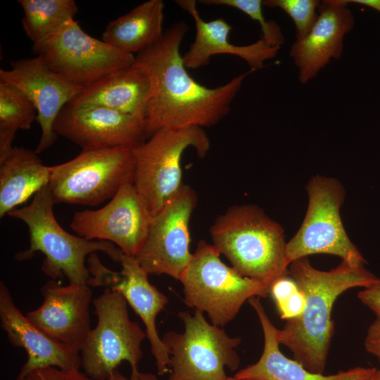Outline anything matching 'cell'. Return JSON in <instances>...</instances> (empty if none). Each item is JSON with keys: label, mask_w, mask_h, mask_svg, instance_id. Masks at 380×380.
Returning <instances> with one entry per match:
<instances>
[{"label": "cell", "mask_w": 380, "mask_h": 380, "mask_svg": "<svg viewBox=\"0 0 380 380\" xmlns=\"http://www.w3.org/2000/svg\"><path fill=\"white\" fill-rule=\"evenodd\" d=\"M188 28L182 20L175 23L157 43L135 55L134 64L150 83L145 118L148 138L162 129L203 128L217 124L229 113L244 79L252 72L214 88L198 83L188 73L180 53Z\"/></svg>", "instance_id": "1"}, {"label": "cell", "mask_w": 380, "mask_h": 380, "mask_svg": "<svg viewBox=\"0 0 380 380\" xmlns=\"http://www.w3.org/2000/svg\"><path fill=\"white\" fill-rule=\"evenodd\" d=\"M289 271L305 297V306L300 316L286 320L278 329V341L305 369L323 374L334 331L331 310L335 300L346 290L366 288L378 278L364 266L352 267L343 261L329 271H321L308 257L293 261Z\"/></svg>", "instance_id": "2"}, {"label": "cell", "mask_w": 380, "mask_h": 380, "mask_svg": "<svg viewBox=\"0 0 380 380\" xmlns=\"http://www.w3.org/2000/svg\"><path fill=\"white\" fill-rule=\"evenodd\" d=\"M213 246L241 275L270 289L289 274L284 229L259 207H230L210 229Z\"/></svg>", "instance_id": "3"}, {"label": "cell", "mask_w": 380, "mask_h": 380, "mask_svg": "<svg viewBox=\"0 0 380 380\" xmlns=\"http://www.w3.org/2000/svg\"><path fill=\"white\" fill-rule=\"evenodd\" d=\"M54 204L46 186L34 195L29 205L8 214L24 222L29 229V247L18 252L16 260H26L35 252H42L45 255L42 266L45 274L52 279L65 277L70 284L77 285L87 284L90 278L85 265L88 255L101 251L120 263L123 253L114 243L72 235L62 228L53 213Z\"/></svg>", "instance_id": "4"}, {"label": "cell", "mask_w": 380, "mask_h": 380, "mask_svg": "<svg viewBox=\"0 0 380 380\" xmlns=\"http://www.w3.org/2000/svg\"><path fill=\"white\" fill-rule=\"evenodd\" d=\"M180 281L186 305L206 312L217 327L231 322L246 300L270 293L262 283L224 264L213 245L203 240L198 241Z\"/></svg>", "instance_id": "5"}, {"label": "cell", "mask_w": 380, "mask_h": 380, "mask_svg": "<svg viewBox=\"0 0 380 380\" xmlns=\"http://www.w3.org/2000/svg\"><path fill=\"white\" fill-rule=\"evenodd\" d=\"M48 188L54 203L96 206L134 182V148L84 149L73 159L50 166Z\"/></svg>", "instance_id": "6"}, {"label": "cell", "mask_w": 380, "mask_h": 380, "mask_svg": "<svg viewBox=\"0 0 380 380\" xmlns=\"http://www.w3.org/2000/svg\"><path fill=\"white\" fill-rule=\"evenodd\" d=\"M93 304L97 324L80 350L83 372L94 379L108 380L118 365L126 361L131 367L130 380H140L144 373L138 366L146 331L131 321L128 303L118 292L104 289Z\"/></svg>", "instance_id": "7"}, {"label": "cell", "mask_w": 380, "mask_h": 380, "mask_svg": "<svg viewBox=\"0 0 380 380\" xmlns=\"http://www.w3.org/2000/svg\"><path fill=\"white\" fill-rule=\"evenodd\" d=\"M189 147L195 148L198 157L206 156L210 141L203 128L162 129L134 148V184L152 217L184 185L181 160Z\"/></svg>", "instance_id": "8"}, {"label": "cell", "mask_w": 380, "mask_h": 380, "mask_svg": "<svg viewBox=\"0 0 380 380\" xmlns=\"http://www.w3.org/2000/svg\"><path fill=\"white\" fill-rule=\"evenodd\" d=\"M178 317L184 333L168 331L162 338L170 357L168 380H226L225 367L234 371L239 366L235 348L241 338L208 322L202 312L183 311Z\"/></svg>", "instance_id": "9"}, {"label": "cell", "mask_w": 380, "mask_h": 380, "mask_svg": "<svg viewBox=\"0 0 380 380\" xmlns=\"http://www.w3.org/2000/svg\"><path fill=\"white\" fill-rule=\"evenodd\" d=\"M307 191L305 218L286 243L288 264L320 253L338 256L352 267L363 266L365 260L349 239L341 219L340 208L345 198L341 184L334 178L316 176L309 182Z\"/></svg>", "instance_id": "10"}, {"label": "cell", "mask_w": 380, "mask_h": 380, "mask_svg": "<svg viewBox=\"0 0 380 380\" xmlns=\"http://www.w3.org/2000/svg\"><path fill=\"white\" fill-rule=\"evenodd\" d=\"M32 51L52 71L82 89L134 64L135 56L87 34L75 20L32 44Z\"/></svg>", "instance_id": "11"}, {"label": "cell", "mask_w": 380, "mask_h": 380, "mask_svg": "<svg viewBox=\"0 0 380 380\" xmlns=\"http://www.w3.org/2000/svg\"><path fill=\"white\" fill-rule=\"evenodd\" d=\"M196 203L195 191L184 184L152 217L146 241L135 256L148 274H167L181 280L192 257L189 222Z\"/></svg>", "instance_id": "12"}, {"label": "cell", "mask_w": 380, "mask_h": 380, "mask_svg": "<svg viewBox=\"0 0 380 380\" xmlns=\"http://www.w3.org/2000/svg\"><path fill=\"white\" fill-rule=\"evenodd\" d=\"M88 269L89 286H103L120 293L140 317L146 327L151 350L159 375L170 372V354L156 328V317L167 304V298L148 279V274L134 256L122 253L121 271H113L104 266L96 253L89 255Z\"/></svg>", "instance_id": "13"}, {"label": "cell", "mask_w": 380, "mask_h": 380, "mask_svg": "<svg viewBox=\"0 0 380 380\" xmlns=\"http://www.w3.org/2000/svg\"><path fill=\"white\" fill-rule=\"evenodd\" d=\"M152 215L134 183L122 186L103 207L76 212L70 227L77 236L109 241L136 256L144 246Z\"/></svg>", "instance_id": "14"}, {"label": "cell", "mask_w": 380, "mask_h": 380, "mask_svg": "<svg viewBox=\"0 0 380 380\" xmlns=\"http://www.w3.org/2000/svg\"><path fill=\"white\" fill-rule=\"evenodd\" d=\"M53 130L82 150L135 148L147 138L145 120L101 106L66 104L60 111Z\"/></svg>", "instance_id": "15"}, {"label": "cell", "mask_w": 380, "mask_h": 380, "mask_svg": "<svg viewBox=\"0 0 380 380\" xmlns=\"http://www.w3.org/2000/svg\"><path fill=\"white\" fill-rule=\"evenodd\" d=\"M0 82L20 89L35 107L42 131L34 151L37 154L53 144L58 134L53 127L58 115L83 89L52 71L37 56L12 61L9 70H0Z\"/></svg>", "instance_id": "16"}, {"label": "cell", "mask_w": 380, "mask_h": 380, "mask_svg": "<svg viewBox=\"0 0 380 380\" xmlns=\"http://www.w3.org/2000/svg\"><path fill=\"white\" fill-rule=\"evenodd\" d=\"M41 292L44 297L42 305L26 317L46 335L80 353L91 329L90 286H63L52 279L42 286Z\"/></svg>", "instance_id": "17"}, {"label": "cell", "mask_w": 380, "mask_h": 380, "mask_svg": "<svg viewBox=\"0 0 380 380\" xmlns=\"http://www.w3.org/2000/svg\"><path fill=\"white\" fill-rule=\"evenodd\" d=\"M318 13L307 37L296 41L290 50L302 84L315 78L331 59L341 57L344 37L355 25V17L346 0L322 1Z\"/></svg>", "instance_id": "18"}, {"label": "cell", "mask_w": 380, "mask_h": 380, "mask_svg": "<svg viewBox=\"0 0 380 380\" xmlns=\"http://www.w3.org/2000/svg\"><path fill=\"white\" fill-rule=\"evenodd\" d=\"M0 322L10 343L27 353V360L18 375L46 367L65 370L81 367L80 353L51 338L31 322L17 308L3 281L0 282Z\"/></svg>", "instance_id": "19"}, {"label": "cell", "mask_w": 380, "mask_h": 380, "mask_svg": "<svg viewBox=\"0 0 380 380\" xmlns=\"http://www.w3.org/2000/svg\"><path fill=\"white\" fill-rule=\"evenodd\" d=\"M175 3L189 15L196 25L194 41L182 55L187 69H197L207 65L215 55L228 54L244 60L254 71L264 67L266 61L277 55L280 47L269 45L263 39L245 46L232 44L229 40L232 27L223 18L205 21L197 9L194 0H177Z\"/></svg>", "instance_id": "20"}, {"label": "cell", "mask_w": 380, "mask_h": 380, "mask_svg": "<svg viewBox=\"0 0 380 380\" xmlns=\"http://www.w3.org/2000/svg\"><path fill=\"white\" fill-rule=\"evenodd\" d=\"M264 335V348L257 362L238 372L234 377L249 380H369L376 368L356 367L332 375L310 372L280 350L277 329L267 317L259 297L250 298Z\"/></svg>", "instance_id": "21"}, {"label": "cell", "mask_w": 380, "mask_h": 380, "mask_svg": "<svg viewBox=\"0 0 380 380\" xmlns=\"http://www.w3.org/2000/svg\"><path fill=\"white\" fill-rule=\"evenodd\" d=\"M149 97L148 78L133 64L84 88L69 103L104 107L145 120Z\"/></svg>", "instance_id": "22"}, {"label": "cell", "mask_w": 380, "mask_h": 380, "mask_svg": "<svg viewBox=\"0 0 380 380\" xmlns=\"http://www.w3.org/2000/svg\"><path fill=\"white\" fill-rule=\"evenodd\" d=\"M50 166L43 164L35 151L13 147L0 161V217L48 186Z\"/></svg>", "instance_id": "23"}, {"label": "cell", "mask_w": 380, "mask_h": 380, "mask_svg": "<svg viewBox=\"0 0 380 380\" xmlns=\"http://www.w3.org/2000/svg\"><path fill=\"white\" fill-rule=\"evenodd\" d=\"M164 8L162 0L139 4L110 21L103 32L102 40L123 52L137 55L157 43L163 35Z\"/></svg>", "instance_id": "24"}, {"label": "cell", "mask_w": 380, "mask_h": 380, "mask_svg": "<svg viewBox=\"0 0 380 380\" xmlns=\"http://www.w3.org/2000/svg\"><path fill=\"white\" fill-rule=\"evenodd\" d=\"M18 2L24 13L23 30L32 44L44 40L75 20L78 11L74 0H18Z\"/></svg>", "instance_id": "25"}, {"label": "cell", "mask_w": 380, "mask_h": 380, "mask_svg": "<svg viewBox=\"0 0 380 380\" xmlns=\"http://www.w3.org/2000/svg\"><path fill=\"white\" fill-rule=\"evenodd\" d=\"M37 110L27 96L15 87L0 82V161L11 153L18 129H30Z\"/></svg>", "instance_id": "26"}, {"label": "cell", "mask_w": 380, "mask_h": 380, "mask_svg": "<svg viewBox=\"0 0 380 380\" xmlns=\"http://www.w3.org/2000/svg\"><path fill=\"white\" fill-rule=\"evenodd\" d=\"M201 4L215 6H226L236 8L259 23L262 37L269 45L281 47L285 38L280 26L272 20H267L262 12V0H201Z\"/></svg>", "instance_id": "27"}, {"label": "cell", "mask_w": 380, "mask_h": 380, "mask_svg": "<svg viewBox=\"0 0 380 380\" xmlns=\"http://www.w3.org/2000/svg\"><path fill=\"white\" fill-rule=\"evenodd\" d=\"M319 0H265L263 6L279 8L293 20L296 41L305 39L319 17Z\"/></svg>", "instance_id": "28"}, {"label": "cell", "mask_w": 380, "mask_h": 380, "mask_svg": "<svg viewBox=\"0 0 380 380\" xmlns=\"http://www.w3.org/2000/svg\"><path fill=\"white\" fill-rule=\"evenodd\" d=\"M16 380H96L88 376L80 369H62L46 367L34 369L24 375H18Z\"/></svg>", "instance_id": "29"}, {"label": "cell", "mask_w": 380, "mask_h": 380, "mask_svg": "<svg viewBox=\"0 0 380 380\" xmlns=\"http://www.w3.org/2000/svg\"><path fill=\"white\" fill-rule=\"evenodd\" d=\"M282 319H291L302 315L305 306V297L300 289L276 305Z\"/></svg>", "instance_id": "30"}, {"label": "cell", "mask_w": 380, "mask_h": 380, "mask_svg": "<svg viewBox=\"0 0 380 380\" xmlns=\"http://www.w3.org/2000/svg\"><path fill=\"white\" fill-rule=\"evenodd\" d=\"M357 297L376 316L380 315V279L378 278L374 284L360 291Z\"/></svg>", "instance_id": "31"}, {"label": "cell", "mask_w": 380, "mask_h": 380, "mask_svg": "<svg viewBox=\"0 0 380 380\" xmlns=\"http://www.w3.org/2000/svg\"><path fill=\"white\" fill-rule=\"evenodd\" d=\"M365 350L380 360V315L369 326L365 339Z\"/></svg>", "instance_id": "32"}, {"label": "cell", "mask_w": 380, "mask_h": 380, "mask_svg": "<svg viewBox=\"0 0 380 380\" xmlns=\"http://www.w3.org/2000/svg\"><path fill=\"white\" fill-rule=\"evenodd\" d=\"M108 380H130L127 379L122 374H121L118 369H116L110 375ZM140 380H157L156 377L150 374H144Z\"/></svg>", "instance_id": "33"}, {"label": "cell", "mask_w": 380, "mask_h": 380, "mask_svg": "<svg viewBox=\"0 0 380 380\" xmlns=\"http://www.w3.org/2000/svg\"><path fill=\"white\" fill-rule=\"evenodd\" d=\"M348 4L354 3L369 7L380 12V0H346Z\"/></svg>", "instance_id": "34"}, {"label": "cell", "mask_w": 380, "mask_h": 380, "mask_svg": "<svg viewBox=\"0 0 380 380\" xmlns=\"http://www.w3.org/2000/svg\"><path fill=\"white\" fill-rule=\"evenodd\" d=\"M369 380H380V369H376L375 372Z\"/></svg>", "instance_id": "35"}, {"label": "cell", "mask_w": 380, "mask_h": 380, "mask_svg": "<svg viewBox=\"0 0 380 380\" xmlns=\"http://www.w3.org/2000/svg\"><path fill=\"white\" fill-rule=\"evenodd\" d=\"M226 380H249V379H240L235 378L234 376V377H228L227 376Z\"/></svg>", "instance_id": "36"}]
</instances>
